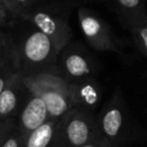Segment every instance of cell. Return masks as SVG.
I'll return each mask as SVG.
<instances>
[{"label": "cell", "instance_id": "obj_1", "mask_svg": "<svg viewBox=\"0 0 147 147\" xmlns=\"http://www.w3.org/2000/svg\"><path fill=\"white\" fill-rule=\"evenodd\" d=\"M3 31L11 45L17 71L20 75H59V53L51 39L36 27L24 19L11 18Z\"/></svg>", "mask_w": 147, "mask_h": 147}, {"label": "cell", "instance_id": "obj_2", "mask_svg": "<svg viewBox=\"0 0 147 147\" xmlns=\"http://www.w3.org/2000/svg\"><path fill=\"white\" fill-rule=\"evenodd\" d=\"M96 120L99 135L106 139L111 147L128 144L137 133L135 119L120 87H117L110 99L103 104Z\"/></svg>", "mask_w": 147, "mask_h": 147}, {"label": "cell", "instance_id": "obj_3", "mask_svg": "<svg viewBox=\"0 0 147 147\" xmlns=\"http://www.w3.org/2000/svg\"><path fill=\"white\" fill-rule=\"evenodd\" d=\"M73 7L76 6L63 0H47L18 18L28 21L47 35L61 53L73 39L74 33L69 21Z\"/></svg>", "mask_w": 147, "mask_h": 147}, {"label": "cell", "instance_id": "obj_4", "mask_svg": "<svg viewBox=\"0 0 147 147\" xmlns=\"http://www.w3.org/2000/svg\"><path fill=\"white\" fill-rule=\"evenodd\" d=\"M29 90L36 93L43 100L49 118L59 120L74 108L73 88L69 83L57 74H41L23 77Z\"/></svg>", "mask_w": 147, "mask_h": 147}, {"label": "cell", "instance_id": "obj_5", "mask_svg": "<svg viewBox=\"0 0 147 147\" xmlns=\"http://www.w3.org/2000/svg\"><path fill=\"white\" fill-rule=\"evenodd\" d=\"M98 135L95 112L74 107L57 123L53 137L55 147H82Z\"/></svg>", "mask_w": 147, "mask_h": 147}, {"label": "cell", "instance_id": "obj_6", "mask_svg": "<svg viewBox=\"0 0 147 147\" xmlns=\"http://www.w3.org/2000/svg\"><path fill=\"white\" fill-rule=\"evenodd\" d=\"M59 75L69 84L98 79L99 61L85 45L69 42L59 53Z\"/></svg>", "mask_w": 147, "mask_h": 147}, {"label": "cell", "instance_id": "obj_7", "mask_svg": "<svg viewBox=\"0 0 147 147\" xmlns=\"http://www.w3.org/2000/svg\"><path fill=\"white\" fill-rule=\"evenodd\" d=\"M79 26L87 45L96 51L120 53L123 47L110 24L86 5L77 9Z\"/></svg>", "mask_w": 147, "mask_h": 147}, {"label": "cell", "instance_id": "obj_8", "mask_svg": "<svg viewBox=\"0 0 147 147\" xmlns=\"http://www.w3.org/2000/svg\"><path fill=\"white\" fill-rule=\"evenodd\" d=\"M29 95L23 76L14 73L0 95V122L16 119Z\"/></svg>", "mask_w": 147, "mask_h": 147}, {"label": "cell", "instance_id": "obj_9", "mask_svg": "<svg viewBox=\"0 0 147 147\" xmlns=\"http://www.w3.org/2000/svg\"><path fill=\"white\" fill-rule=\"evenodd\" d=\"M49 119L51 118L45 103L36 93L29 90L28 97L16 118V130L26 139L31 132L45 124Z\"/></svg>", "mask_w": 147, "mask_h": 147}, {"label": "cell", "instance_id": "obj_10", "mask_svg": "<svg viewBox=\"0 0 147 147\" xmlns=\"http://www.w3.org/2000/svg\"><path fill=\"white\" fill-rule=\"evenodd\" d=\"M110 3L119 22L127 30L147 22L145 0H110Z\"/></svg>", "mask_w": 147, "mask_h": 147}, {"label": "cell", "instance_id": "obj_11", "mask_svg": "<svg viewBox=\"0 0 147 147\" xmlns=\"http://www.w3.org/2000/svg\"><path fill=\"white\" fill-rule=\"evenodd\" d=\"M71 85L75 106L83 107L95 112L102 99V87L98 79Z\"/></svg>", "mask_w": 147, "mask_h": 147}, {"label": "cell", "instance_id": "obj_12", "mask_svg": "<svg viewBox=\"0 0 147 147\" xmlns=\"http://www.w3.org/2000/svg\"><path fill=\"white\" fill-rule=\"evenodd\" d=\"M57 121L49 119L45 124L31 132L25 139L24 147H55L53 137Z\"/></svg>", "mask_w": 147, "mask_h": 147}, {"label": "cell", "instance_id": "obj_13", "mask_svg": "<svg viewBox=\"0 0 147 147\" xmlns=\"http://www.w3.org/2000/svg\"><path fill=\"white\" fill-rule=\"evenodd\" d=\"M14 73H18L14 55L8 38L4 33V45L2 51L0 53V95Z\"/></svg>", "mask_w": 147, "mask_h": 147}, {"label": "cell", "instance_id": "obj_14", "mask_svg": "<svg viewBox=\"0 0 147 147\" xmlns=\"http://www.w3.org/2000/svg\"><path fill=\"white\" fill-rule=\"evenodd\" d=\"M47 0H8L6 8L11 18H18L25 12L45 3Z\"/></svg>", "mask_w": 147, "mask_h": 147}, {"label": "cell", "instance_id": "obj_15", "mask_svg": "<svg viewBox=\"0 0 147 147\" xmlns=\"http://www.w3.org/2000/svg\"><path fill=\"white\" fill-rule=\"evenodd\" d=\"M128 31L137 49L147 59V22L135 25Z\"/></svg>", "mask_w": 147, "mask_h": 147}, {"label": "cell", "instance_id": "obj_16", "mask_svg": "<svg viewBox=\"0 0 147 147\" xmlns=\"http://www.w3.org/2000/svg\"><path fill=\"white\" fill-rule=\"evenodd\" d=\"M16 127V119H8L0 122V147H3L5 141Z\"/></svg>", "mask_w": 147, "mask_h": 147}, {"label": "cell", "instance_id": "obj_17", "mask_svg": "<svg viewBox=\"0 0 147 147\" xmlns=\"http://www.w3.org/2000/svg\"><path fill=\"white\" fill-rule=\"evenodd\" d=\"M25 138L16 130V127L11 132L7 140L5 141L3 147H24Z\"/></svg>", "mask_w": 147, "mask_h": 147}, {"label": "cell", "instance_id": "obj_18", "mask_svg": "<svg viewBox=\"0 0 147 147\" xmlns=\"http://www.w3.org/2000/svg\"><path fill=\"white\" fill-rule=\"evenodd\" d=\"M11 20V16L5 5L0 0V31H3Z\"/></svg>", "mask_w": 147, "mask_h": 147}, {"label": "cell", "instance_id": "obj_19", "mask_svg": "<svg viewBox=\"0 0 147 147\" xmlns=\"http://www.w3.org/2000/svg\"><path fill=\"white\" fill-rule=\"evenodd\" d=\"M82 147H111V145L109 144V142L106 139H104L102 136H100L98 133L97 136H95L92 140H90L88 143L83 145Z\"/></svg>", "mask_w": 147, "mask_h": 147}, {"label": "cell", "instance_id": "obj_20", "mask_svg": "<svg viewBox=\"0 0 147 147\" xmlns=\"http://www.w3.org/2000/svg\"><path fill=\"white\" fill-rule=\"evenodd\" d=\"M63 1H67V2L71 3L73 5H75L76 7H79V6L89 4L91 2H94V1H98V0H63Z\"/></svg>", "mask_w": 147, "mask_h": 147}, {"label": "cell", "instance_id": "obj_21", "mask_svg": "<svg viewBox=\"0 0 147 147\" xmlns=\"http://www.w3.org/2000/svg\"><path fill=\"white\" fill-rule=\"evenodd\" d=\"M3 45H4V33L3 31H0V53L2 51Z\"/></svg>", "mask_w": 147, "mask_h": 147}, {"label": "cell", "instance_id": "obj_22", "mask_svg": "<svg viewBox=\"0 0 147 147\" xmlns=\"http://www.w3.org/2000/svg\"><path fill=\"white\" fill-rule=\"evenodd\" d=\"M1 2H2L3 4L5 5V7H6V4H7V2H8V0H1Z\"/></svg>", "mask_w": 147, "mask_h": 147}, {"label": "cell", "instance_id": "obj_23", "mask_svg": "<svg viewBox=\"0 0 147 147\" xmlns=\"http://www.w3.org/2000/svg\"><path fill=\"white\" fill-rule=\"evenodd\" d=\"M146 113H147V109H146Z\"/></svg>", "mask_w": 147, "mask_h": 147}, {"label": "cell", "instance_id": "obj_24", "mask_svg": "<svg viewBox=\"0 0 147 147\" xmlns=\"http://www.w3.org/2000/svg\"><path fill=\"white\" fill-rule=\"evenodd\" d=\"M145 1H146V2H147V0H145Z\"/></svg>", "mask_w": 147, "mask_h": 147}]
</instances>
